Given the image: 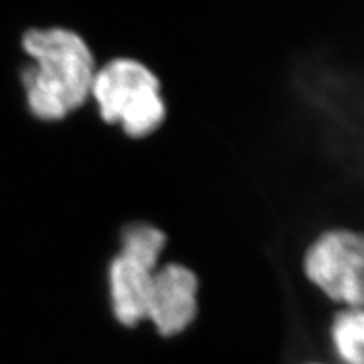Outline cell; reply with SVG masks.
<instances>
[{
  "label": "cell",
  "mask_w": 364,
  "mask_h": 364,
  "mask_svg": "<svg viewBox=\"0 0 364 364\" xmlns=\"http://www.w3.org/2000/svg\"><path fill=\"white\" fill-rule=\"evenodd\" d=\"M21 44L31 59L22 70V88L27 108L38 120L61 122L88 102L98 66L76 31L33 27Z\"/></svg>",
  "instance_id": "6da1fadb"
},
{
  "label": "cell",
  "mask_w": 364,
  "mask_h": 364,
  "mask_svg": "<svg viewBox=\"0 0 364 364\" xmlns=\"http://www.w3.org/2000/svg\"><path fill=\"white\" fill-rule=\"evenodd\" d=\"M90 98L105 124L118 125L132 139L152 135L166 120L161 80L139 59L115 58L97 68Z\"/></svg>",
  "instance_id": "7a4b0ae2"
},
{
  "label": "cell",
  "mask_w": 364,
  "mask_h": 364,
  "mask_svg": "<svg viewBox=\"0 0 364 364\" xmlns=\"http://www.w3.org/2000/svg\"><path fill=\"white\" fill-rule=\"evenodd\" d=\"M166 247V233L150 223L136 221L122 230L120 248L107 268L108 307L122 329L135 331L145 324L150 282Z\"/></svg>",
  "instance_id": "3957f363"
},
{
  "label": "cell",
  "mask_w": 364,
  "mask_h": 364,
  "mask_svg": "<svg viewBox=\"0 0 364 364\" xmlns=\"http://www.w3.org/2000/svg\"><path fill=\"white\" fill-rule=\"evenodd\" d=\"M302 273L309 284L336 307H363V236L346 228L321 233L304 253Z\"/></svg>",
  "instance_id": "277c9868"
},
{
  "label": "cell",
  "mask_w": 364,
  "mask_h": 364,
  "mask_svg": "<svg viewBox=\"0 0 364 364\" xmlns=\"http://www.w3.org/2000/svg\"><path fill=\"white\" fill-rule=\"evenodd\" d=\"M201 312V279L181 262L157 267L150 282L145 324L157 338L179 339L193 329Z\"/></svg>",
  "instance_id": "5b68a950"
},
{
  "label": "cell",
  "mask_w": 364,
  "mask_h": 364,
  "mask_svg": "<svg viewBox=\"0 0 364 364\" xmlns=\"http://www.w3.org/2000/svg\"><path fill=\"white\" fill-rule=\"evenodd\" d=\"M329 346L339 364H364L363 307H338L329 322Z\"/></svg>",
  "instance_id": "8992f818"
},
{
  "label": "cell",
  "mask_w": 364,
  "mask_h": 364,
  "mask_svg": "<svg viewBox=\"0 0 364 364\" xmlns=\"http://www.w3.org/2000/svg\"><path fill=\"white\" fill-rule=\"evenodd\" d=\"M300 364H339L336 361H322V359H309V361H304Z\"/></svg>",
  "instance_id": "52a82bcc"
}]
</instances>
